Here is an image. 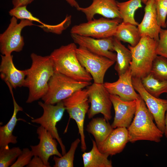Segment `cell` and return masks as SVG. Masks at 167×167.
Listing matches in <instances>:
<instances>
[{
    "label": "cell",
    "mask_w": 167,
    "mask_h": 167,
    "mask_svg": "<svg viewBox=\"0 0 167 167\" xmlns=\"http://www.w3.org/2000/svg\"><path fill=\"white\" fill-rule=\"evenodd\" d=\"M62 101L70 118L74 119L77 124L78 133L80 136L81 150L85 152L87 147L84 124L85 115L89 107L87 89L79 90Z\"/></svg>",
    "instance_id": "8992f818"
},
{
    "label": "cell",
    "mask_w": 167,
    "mask_h": 167,
    "mask_svg": "<svg viewBox=\"0 0 167 167\" xmlns=\"http://www.w3.org/2000/svg\"><path fill=\"white\" fill-rule=\"evenodd\" d=\"M157 18L158 24L162 28L167 27V0H155Z\"/></svg>",
    "instance_id": "1f68e13d"
},
{
    "label": "cell",
    "mask_w": 167,
    "mask_h": 167,
    "mask_svg": "<svg viewBox=\"0 0 167 167\" xmlns=\"http://www.w3.org/2000/svg\"><path fill=\"white\" fill-rule=\"evenodd\" d=\"M11 95L14 105L12 115L8 122L5 125L0 127V148L9 147L10 143L15 144L17 142V136L13 134L14 130L19 120L17 118L18 113L23 111V108L17 103L15 99L13 88L7 82H5Z\"/></svg>",
    "instance_id": "44dd1931"
},
{
    "label": "cell",
    "mask_w": 167,
    "mask_h": 167,
    "mask_svg": "<svg viewBox=\"0 0 167 167\" xmlns=\"http://www.w3.org/2000/svg\"><path fill=\"white\" fill-rule=\"evenodd\" d=\"M166 93H167V92Z\"/></svg>",
    "instance_id": "60d3db41"
},
{
    "label": "cell",
    "mask_w": 167,
    "mask_h": 167,
    "mask_svg": "<svg viewBox=\"0 0 167 167\" xmlns=\"http://www.w3.org/2000/svg\"><path fill=\"white\" fill-rule=\"evenodd\" d=\"M75 43L62 45L50 55L55 71L75 80L91 82L92 78L82 66L77 56Z\"/></svg>",
    "instance_id": "3957f363"
},
{
    "label": "cell",
    "mask_w": 167,
    "mask_h": 167,
    "mask_svg": "<svg viewBox=\"0 0 167 167\" xmlns=\"http://www.w3.org/2000/svg\"><path fill=\"white\" fill-rule=\"evenodd\" d=\"M81 140L77 138L71 144L70 148L61 157H57L54 156L53 160L55 164L54 167H73L74 160L76 150Z\"/></svg>",
    "instance_id": "83f0119b"
},
{
    "label": "cell",
    "mask_w": 167,
    "mask_h": 167,
    "mask_svg": "<svg viewBox=\"0 0 167 167\" xmlns=\"http://www.w3.org/2000/svg\"><path fill=\"white\" fill-rule=\"evenodd\" d=\"M157 41L144 36L135 46L128 45L132 55L130 68L132 77L141 79L150 73L153 61L157 55L156 53Z\"/></svg>",
    "instance_id": "277c9868"
},
{
    "label": "cell",
    "mask_w": 167,
    "mask_h": 167,
    "mask_svg": "<svg viewBox=\"0 0 167 167\" xmlns=\"http://www.w3.org/2000/svg\"><path fill=\"white\" fill-rule=\"evenodd\" d=\"M91 84V82L77 81L54 71L49 81L47 92L41 99L45 103L55 105Z\"/></svg>",
    "instance_id": "5b68a950"
},
{
    "label": "cell",
    "mask_w": 167,
    "mask_h": 167,
    "mask_svg": "<svg viewBox=\"0 0 167 167\" xmlns=\"http://www.w3.org/2000/svg\"><path fill=\"white\" fill-rule=\"evenodd\" d=\"M0 65V77L5 82H7L13 88L24 87L26 70H20L16 68L13 61V55L1 54Z\"/></svg>",
    "instance_id": "ffe728a7"
},
{
    "label": "cell",
    "mask_w": 167,
    "mask_h": 167,
    "mask_svg": "<svg viewBox=\"0 0 167 167\" xmlns=\"http://www.w3.org/2000/svg\"><path fill=\"white\" fill-rule=\"evenodd\" d=\"M164 134L167 138V111L166 113L165 120V129Z\"/></svg>",
    "instance_id": "74e56055"
},
{
    "label": "cell",
    "mask_w": 167,
    "mask_h": 167,
    "mask_svg": "<svg viewBox=\"0 0 167 167\" xmlns=\"http://www.w3.org/2000/svg\"><path fill=\"white\" fill-rule=\"evenodd\" d=\"M141 79L145 89L152 95L159 97L162 94L167 92V80H160L150 73Z\"/></svg>",
    "instance_id": "4316f807"
},
{
    "label": "cell",
    "mask_w": 167,
    "mask_h": 167,
    "mask_svg": "<svg viewBox=\"0 0 167 167\" xmlns=\"http://www.w3.org/2000/svg\"><path fill=\"white\" fill-rule=\"evenodd\" d=\"M132 78L129 67L125 73L119 76V78L116 81L105 82L103 84L110 94L117 95L126 101L136 100L140 96L134 89Z\"/></svg>",
    "instance_id": "2e32d148"
},
{
    "label": "cell",
    "mask_w": 167,
    "mask_h": 167,
    "mask_svg": "<svg viewBox=\"0 0 167 167\" xmlns=\"http://www.w3.org/2000/svg\"><path fill=\"white\" fill-rule=\"evenodd\" d=\"M145 4L143 17L137 26L139 35L141 37L148 36L158 41L161 28L157 22L155 0H148Z\"/></svg>",
    "instance_id": "e0dca14e"
},
{
    "label": "cell",
    "mask_w": 167,
    "mask_h": 167,
    "mask_svg": "<svg viewBox=\"0 0 167 167\" xmlns=\"http://www.w3.org/2000/svg\"><path fill=\"white\" fill-rule=\"evenodd\" d=\"M38 104L43 109V113L41 117L32 119L31 122L40 124L51 134L59 144L63 155L66 152V148L58 134L56 125L61 120L66 110L63 102L62 101L55 105L39 101Z\"/></svg>",
    "instance_id": "30bf717a"
},
{
    "label": "cell",
    "mask_w": 167,
    "mask_h": 167,
    "mask_svg": "<svg viewBox=\"0 0 167 167\" xmlns=\"http://www.w3.org/2000/svg\"><path fill=\"white\" fill-rule=\"evenodd\" d=\"M89 102L91 106L87 113L89 119L96 115L102 114L107 121L112 118L111 109L112 105L110 94L103 84L94 83L87 88Z\"/></svg>",
    "instance_id": "8fae6325"
},
{
    "label": "cell",
    "mask_w": 167,
    "mask_h": 167,
    "mask_svg": "<svg viewBox=\"0 0 167 167\" xmlns=\"http://www.w3.org/2000/svg\"><path fill=\"white\" fill-rule=\"evenodd\" d=\"M122 21L119 18L113 19L101 17L73 26L71 34L102 39L114 36L117 27Z\"/></svg>",
    "instance_id": "52a82bcc"
},
{
    "label": "cell",
    "mask_w": 167,
    "mask_h": 167,
    "mask_svg": "<svg viewBox=\"0 0 167 167\" xmlns=\"http://www.w3.org/2000/svg\"><path fill=\"white\" fill-rule=\"evenodd\" d=\"M32 63L26 70V77L24 87L29 90L27 103L42 98L46 94L49 81L54 74V69L50 55L43 56L32 53L30 55Z\"/></svg>",
    "instance_id": "6da1fadb"
},
{
    "label": "cell",
    "mask_w": 167,
    "mask_h": 167,
    "mask_svg": "<svg viewBox=\"0 0 167 167\" xmlns=\"http://www.w3.org/2000/svg\"><path fill=\"white\" fill-rule=\"evenodd\" d=\"M33 156H34L31 150L27 148H24L16 161L10 167H23L27 166Z\"/></svg>",
    "instance_id": "836d02e7"
},
{
    "label": "cell",
    "mask_w": 167,
    "mask_h": 167,
    "mask_svg": "<svg viewBox=\"0 0 167 167\" xmlns=\"http://www.w3.org/2000/svg\"><path fill=\"white\" fill-rule=\"evenodd\" d=\"M36 133L40 141L37 145L30 146L31 150L33 156L40 157L46 167H50L49 162L50 156H56L60 157L62 156L57 148V141L41 126L37 128Z\"/></svg>",
    "instance_id": "5bb4252c"
},
{
    "label": "cell",
    "mask_w": 167,
    "mask_h": 167,
    "mask_svg": "<svg viewBox=\"0 0 167 167\" xmlns=\"http://www.w3.org/2000/svg\"><path fill=\"white\" fill-rule=\"evenodd\" d=\"M156 53L157 55L163 56L167 59V29L161 28L160 31Z\"/></svg>",
    "instance_id": "d6a6232c"
},
{
    "label": "cell",
    "mask_w": 167,
    "mask_h": 167,
    "mask_svg": "<svg viewBox=\"0 0 167 167\" xmlns=\"http://www.w3.org/2000/svg\"><path fill=\"white\" fill-rule=\"evenodd\" d=\"M70 5L73 7H75L77 9L79 7V5L75 0H66Z\"/></svg>",
    "instance_id": "8d00e7d4"
},
{
    "label": "cell",
    "mask_w": 167,
    "mask_h": 167,
    "mask_svg": "<svg viewBox=\"0 0 167 167\" xmlns=\"http://www.w3.org/2000/svg\"><path fill=\"white\" fill-rule=\"evenodd\" d=\"M136 100V108L133 120L127 128L129 142L133 143L146 140L160 142L163 133L154 123L152 114L140 96Z\"/></svg>",
    "instance_id": "7a4b0ae2"
},
{
    "label": "cell",
    "mask_w": 167,
    "mask_h": 167,
    "mask_svg": "<svg viewBox=\"0 0 167 167\" xmlns=\"http://www.w3.org/2000/svg\"><path fill=\"white\" fill-rule=\"evenodd\" d=\"M110 98L115 112L113 121L111 124L113 128H127L135 115L136 108V100L126 101L117 95L111 94H110Z\"/></svg>",
    "instance_id": "9a60e30c"
},
{
    "label": "cell",
    "mask_w": 167,
    "mask_h": 167,
    "mask_svg": "<svg viewBox=\"0 0 167 167\" xmlns=\"http://www.w3.org/2000/svg\"><path fill=\"white\" fill-rule=\"evenodd\" d=\"M22 150L19 147L10 148L9 147L0 148V167H10L20 155Z\"/></svg>",
    "instance_id": "f1b7e54d"
},
{
    "label": "cell",
    "mask_w": 167,
    "mask_h": 167,
    "mask_svg": "<svg viewBox=\"0 0 167 167\" xmlns=\"http://www.w3.org/2000/svg\"><path fill=\"white\" fill-rule=\"evenodd\" d=\"M35 25L28 19L21 20L18 23L17 19L12 17L10 23L5 31L0 35V51L2 55L11 54L13 52L21 51L24 45L21 33L25 27Z\"/></svg>",
    "instance_id": "9c48e42d"
},
{
    "label": "cell",
    "mask_w": 167,
    "mask_h": 167,
    "mask_svg": "<svg viewBox=\"0 0 167 167\" xmlns=\"http://www.w3.org/2000/svg\"><path fill=\"white\" fill-rule=\"evenodd\" d=\"M150 73L160 80L167 81V59L157 55L153 62Z\"/></svg>",
    "instance_id": "f546056e"
},
{
    "label": "cell",
    "mask_w": 167,
    "mask_h": 167,
    "mask_svg": "<svg viewBox=\"0 0 167 167\" xmlns=\"http://www.w3.org/2000/svg\"><path fill=\"white\" fill-rule=\"evenodd\" d=\"M71 37L75 44L83 47L95 54L106 57L115 61L116 60V54L114 51L113 36L96 39L75 34H71Z\"/></svg>",
    "instance_id": "4fadbf2b"
},
{
    "label": "cell",
    "mask_w": 167,
    "mask_h": 167,
    "mask_svg": "<svg viewBox=\"0 0 167 167\" xmlns=\"http://www.w3.org/2000/svg\"><path fill=\"white\" fill-rule=\"evenodd\" d=\"M142 2L144 4H145L147 1L148 0H141Z\"/></svg>",
    "instance_id": "f35d334b"
},
{
    "label": "cell",
    "mask_w": 167,
    "mask_h": 167,
    "mask_svg": "<svg viewBox=\"0 0 167 167\" xmlns=\"http://www.w3.org/2000/svg\"><path fill=\"white\" fill-rule=\"evenodd\" d=\"M113 37L120 41L129 43L132 46L136 45L141 38L136 26L122 21L118 26Z\"/></svg>",
    "instance_id": "d4e9b609"
},
{
    "label": "cell",
    "mask_w": 167,
    "mask_h": 167,
    "mask_svg": "<svg viewBox=\"0 0 167 167\" xmlns=\"http://www.w3.org/2000/svg\"><path fill=\"white\" fill-rule=\"evenodd\" d=\"M128 142L127 128L118 127L113 129L105 141L97 146L101 152L112 156L121 152Z\"/></svg>",
    "instance_id": "d6986e66"
},
{
    "label": "cell",
    "mask_w": 167,
    "mask_h": 167,
    "mask_svg": "<svg viewBox=\"0 0 167 167\" xmlns=\"http://www.w3.org/2000/svg\"><path fill=\"white\" fill-rule=\"evenodd\" d=\"M9 14L12 17L14 16L17 19H28L32 22H36L44 26L47 25L42 22L39 19L33 16L32 14L28 10L27 6L13 7L9 11Z\"/></svg>",
    "instance_id": "4dcf8cb0"
},
{
    "label": "cell",
    "mask_w": 167,
    "mask_h": 167,
    "mask_svg": "<svg viewBox=\"0 0 167 167\" xmlns=\"http://www.w3.org/2000/svg\"><path fill=\"white\" fill-rule=\"evenodd\" d=\"M34 0H12V3L13 7L27 6L31 3Z\"/></svg>",
    "instance_id": "d590c367"
},
{
    "label": "cell",
    "mask_w": 167,
    "mask_h": 167,
    "mask_svg": "<svg viewBox=\"0 0 167 167\" xmlns=\"http://www.w3.org/2000/svg\"><path fill=\"white\" fill-rule=\"evenodd\" d=\"M76 54L80 64L91 75L94 83L103 84L106 71L115 62L81 46L77 48Z\"/></svg>",
    "instance_id": "ba28073f"
},
{
    "label": "cell",
    "mask_w": 167,
    "mask_h": 167,
    "mask_svg": "<svg viewBox=\"0 0 167 167\" xmlns=\"http://www.w3.org/2000/svg\"><path fill=\"white\" fill-rule=\"evenodd\" d=\"M77 9L84 14L88 21L94 19V16L97 14L106 18L122 19L115 0H93L88 6H79Z\"/></svg>",
    "instance_id": "ac0fdd59"
},
{
    "label": "cell",
    "mask_w": 167,
    "mask_h": 167,
    "mask_svg": "<svg viewBox=\"0 0 167 167\" xmlns=\"http://www.w3.org/2000/svg\"><path fill=\"white\" fill-rule=\"evenodd\" d=\"M113 45L114 51L116 52L117 55L114 69L119 76L125 73L129 68L132 55L130 49L114 37Z\"/></svg>",
    "instance_id": "cb8c5ba5"
},
{
    "label": "cell",
    "mask_w": 167,
    "mask_h": 167,
    "mask_svg": "<svg viewBox=\"0 0 167 167\" xmlns=\"http://www.w3.org/2000/svg\"><path fill=\"white\" fill-rule=\"evenodd\" d=\"M132 81L134 89L144 101L156 126L164 133L165 115L167 111V100L159 98L150 94L143 88L141 79L132 77Z\"/></svg>",
    "instance_id": "7c38bea8"
},
{
    "label": "cell",
    "mask_w": 167,
    "mask_h": 167,
    "mask_svg": "<svg viewBox=\"0 0 167 167\" xmlns=\"http://www.w3.org/2000/svg\"><path fill=\"white\" fill-rule=\"evenodd\" d=\"M105 118H92L87 126L86 130L94 136L97 145L103 142L113 130Z\"/></svg>",
    "instance_id": "7402d4cb"
},
{
    "label": "cell",
    "mask_w": 167,
    "mask_h": 167,
    "mask_svg": "<svg viewBox=\"0 0 167 167\" xmlns=\"http://www.w3.org/2000/svg\"><path fill=\"white\" fill-rule=\"evenodd\" d=\"M92 147L88 152L82 155L84 167H112V162L108 159V155L98 149L95 141L92 140Z\"/></svg>",
    "instance_id": "603a6c76"
},
{
    "label": "cell",
    "mask_w": 167,
    "mask_h": 167,
    "mask_svg": "<svg viewBox=\"0 0 167 167\" xmlns=\"http://www.w3.org/2000/svg\"><path fill=\"white\" fill-rule=\"evenodd\" d=\"M166 26H167V21H166Z\"/></svg>",
    "instance_id": "ab89813d"
},
{
    "label": "cell",
    "mask_w": 167,
    "mask_h": 167,
    "mask_svg": "<svg viewBox=\"0 0 167 167\" xmlns=\"http://www.w3.org/2000/svg\"><path fill=\"white\" fill-rule=\"evenodd\" d=\"M29 163L26 166L27 167H46L41 159L37 156H34Z\"/></svg>",
    "instance_id": "e575fe53"
},
{
    "label": "cell",
    "mask_w": 167,
    "mask_h": 167,
    "mask_svg": "<svg viewBox=\"0 0 167 167\" xmlns=\"http://www.w3.org/2000/svg\"><path fill=\"white\" fill-rule=\"evenodd\" d=\"M142 2L141 0H129L122 2L117 1V6L123 22L138 25L139 23L135 19V13L137 10L142 7Z\"/></svg>",
    "instance_id": "484cf974"
}]
</instances>
